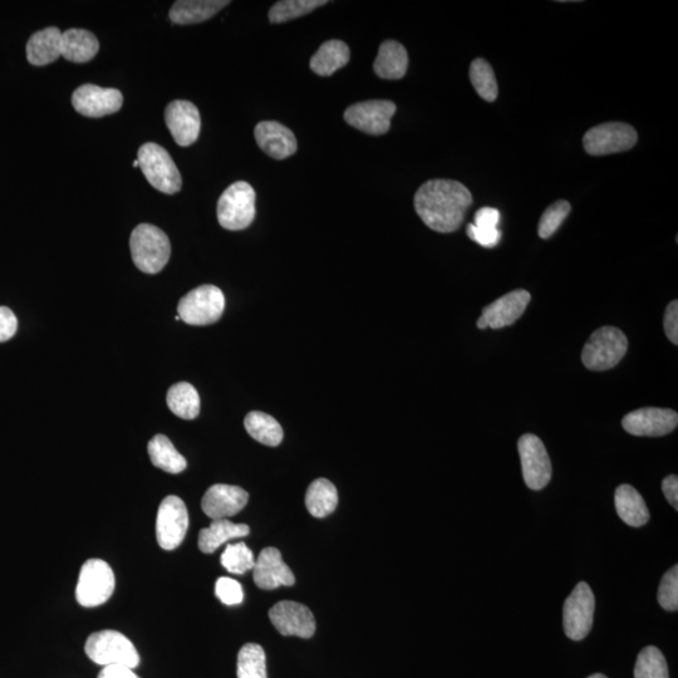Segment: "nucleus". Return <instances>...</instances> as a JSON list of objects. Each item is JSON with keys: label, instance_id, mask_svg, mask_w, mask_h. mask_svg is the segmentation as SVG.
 <instances>
[{"label": "nucleus", "instance_id": "79ce46f5", "mask_svg": "<svg viewBox=\"0 0 678 678\" xmlns=\"http://www.w3.org/2000/svg\"><path fill=\"white\" fill-rule=\"evenodd\" d=\"M18 321L8 307H0V343L7 342L17 333Z\"/></svg>", "mask_w": 678, "mask_h": 678}, {"label": "nucleus", "instance_id": "4be33fe9", "mask_svg": "<svg viewBox=\"0 0 678 678\" xmlns=\"http://www.w3.org/2000/svg\"><path fill=\"white\" fill-rule=\"evenodd\" d=\"M62 57V32L49 27L34 33L27 43V58L33 66H47Z\"/></svg>", "mask_w": 678, "mask_h": 678}, {"label": "nucleus", "instance_id": "0eeeda50", "mask_svg": "<svg viewBox=\"0 0 678 678\" xmlns=\"http://www.w3.org/2000/svg\"><path fill=\"white\" fill-rule=\"evenodd\" d=\"M115 586V574L110 565L102 559H88L78 578L77 602L86 608L101 606L111 598Z\"/></svg>", "mask_w": 678, "mask_h": 678}, {"label": "nucleus", "instance_id": "4c0bfd02", "mask_svg": "<svg viewBox=\"0 0 678 678\" xmlns=\"http://www.w3.org/2000/svg\"><path fill=\"white\" fill-rule=\"evenodd\" d=\"M572 206L565 200H559L544 211L539 221V237L548 239L557 232L559 226L571 213Z\"/></svg>", "mask_w": 678, "mask_h": 678}, {"label": "nucleus", "instance_id": "a211bd4d", "mask_svg": "<svg viewBox=\"0 0 678 678\" xmlns=\"http://www.w3.org/2000/svg\"><path fill=\"white\" fill-rule=\"evenodd\" d=\"M530 293L524 289L510 292L496 299L490 306L485 307L478 319V328L500 329L512 326L523 316L530 302Z\"/></svg>", "mask_w": 678, "mask_h": 678}, {"label": "nucleus", "instance_id": "c756f323", "mask_svg": "<svg viewBox=\"0 0 678 678\" xmlns=\"http://www.w3.org/2000/svg\"><path fill=\"white\" fill-rule=\"evenodd\" d=\"M167 406L173 414L183 420H194L200 414L198 391L188 382L176 383L166 396Z\"/></svg>", "mask_w": 678, "mask_h": 678}, {"label": "nucleus", "instance_id": "37998d69", "mask_svg": "<svg viewBox=\"0 0 678 678\" xmlns=\"http://www.w3.org/2000/svg\"><path fill=\"white\" fill-rule=\"evenodd\" d=\"M665 332L673 345H678V302L668 304L665 313Z\"/></svg>", "mask_w": 678, "mask_h": 678}, {"label": "nucleus", "instance_id": "6ab92c4d", "mask_svg": "<svg viewBox=\"0 0 678 678\" xmlns=\"http://www.w3.org/2000/svg\"><path fill=\"white\" fill-rule=\"evenodd\" d=\"M255 584L263 591H273L279 587H292L296 583L291 568L288 567L278 549L265 548L255 560L253 568Z\"/></svg>", "mask_w": 678, "mask_h": 678}, {"label": "nucleus", "instance_id": "bb28decb", "mask_svg": "<svg viewBox=\"0 0 678 678\" xmlns=\"http://www.w3.org/2000/svg\"><path fill=\"white\" fill-rule=\"evenodd\" d=\"M249 533L250 528L247 524H235L228 519H216L209 528L200 530L199 549L205 554H211L229 540L247 537Z\"/></svg>", "mask_w": 678, "mask_h": 678}, {"label": "nucleus", "instance_id": "2f4dec72", "mask_svg": "<svg viewBox=\"0 0 678 678\" xmlns=\"http://www.w3.org/2000/svg\"><path fill=\"white\" fill-rule=\"evenodd\" d=\"M245 429L254 440L267 446H278L283 441V429L274 417L264 412L253 411L245 417Z\"/></svg>", "mask_w": 678, "mask_h": 678}, {"label": "nucleus", "instance_id": "b1692460", "mask_svg": "<svg viewBox=\"0 0 678 678\" xmlns=\"http://www.w3.org/2000/svg\"><path fill=\"white\" fill-rule=\"evenodd\" d=\"M373 68L383 80H401L409 68V54L399 42H383Z\"/></svg>", "mask_w": 678, "mask_h": 678}, {"label": "nucleus", "instance_id": "a19ab883", "mask_svg": "<svg viewBox=\"0 0 678 678\" xmlns=\"http://www.w3.org/2000/svg\"><path fill=\"white\" fill-rule=\"evenodd\" d=\"M468 237L473 242L478 243L484 248H495L501 239V232L499 229H484L478 228L474 224H469L466 229Z\"/></svg>", "mask_w": 678, "mask_h": 678}, {"label": "nucleus", "instance_id": "f704fd0d", "mask_svg": "<svg viewBox=\"0 0 678 678\" xmlns=\"http://www.w3.org/2000/svg\"><path fill=\"white\" fill-rule=\"evenodd\" d=\"M470 81L483 100L494 102L498 98L499 88L493 67L483 58H476L470 66Z\"/></svg>", "mask_w": 678, "mask_h": 678}, {"label": "nucleus", "instance_id": "20e7f679", "mask_svg": "<svg viewBox=\"0 0 678 678\" xmlns=\"http://www.w3.org/2000/svg\"><path fill=\"white\" fill-rule=\"evenodd\" d=\"M628 350L626 334L616 327H602L593 332L583 348V365L591 371H608L616 367Z\"/></svg>", "mask_w": 678, "mask_h": 678}, {"label": "nucleus", "instance_id": "f3484780", "mask_svg": "<svg viewBox=\"0 0 678 678\" xmlns=\"http://www.w3.org/2000/svg\"><path fill=\"white\" fill-rule=\"evenodd\" d=\"M165 122L179 146H191L199 139L201 119L194 103L184 100L171 102L165 110Z\"/></svg>", "mask_w": 678, "mask_h": 678}, {"label": "nucleus", "instance_id": "c85d7f7f", "mask_svg": "<svg viewBox=\"0 0 678 678\" xmlns=\"http://www.w3.org/2000/svg\"><path fill=\"white\" fill-rule=\"evenodd\" d=\"M152 465L157 469L166 471L169 474H180L186 469L188 463L183 455L175 449L173 442L165 435H156L152 437L147 446Z\"/></svg>", "mask_w": 678, "mask_h": 678}, {"label": "nucleus", "instance_id": "ddd939ff", "mask_svg": "<svg viewBox=\"0 0 678 678\" xmlns=\"http://www.w3.org/2000/svg\"><path fill=\"white\" fill-rule=\"evenodd\" d=\"M395 112L396 105L392 101L372 100L348 107L345 120L347 124L365 134L380 136L390 130Z\"/></svg>", "mask_w": 678, "mask_h": 678}, {"label": "nucleus", "instance_id": "393cba45", "mask_svg": "<svg viewBox=\"0 0 678 678\" xmlns=\"http://www.w3.org/2000/svg\"><path fill=\"white\" fill-rule=\"evenodd\" d=\"M229 4L226 0H179L170 9V19L175 24L205 22Z\"/></svg>", "mask_w": 678, "mask_h": 678}, {"label": "nucleus", "instance_id": "dca6fc26", "mask_svg": "<svg viewBox=\"0 0 678 678\" xmlns=\"http://www.w3.org/2000/svg\"><path fill=\"white\" fill-rule=\"evenodd\" d=\"M678 425L676 411L645 407L623 417L622 426L633 436L660 437L671 434Z\"/></svg>", "mask_w": 678, "mask_h": 678}, {"label": "nucleus", "instance_id": "c03bdc74", "mask_svg": "<svg viewBox=\"0 0 678 678\" xmlns=\"http://www.w3.org/2000/svg\"><path fill=\"white\" fill-rule=\"evenodd\" d=\"M500 211L495 208H483L475 214L474 225L484 229H498Z\"/></svg>", "mask_w": 678, "mask_h": 678}, {"label": "nucleus", "instance_id": "6e6552de", "mask_svg": "<svg viewBox=\"0 0 678 678\" xmlns=\"http://www.w3.org/2000/svg\"><path fill=\"white\" fill-rule=\"evenodd\" d=\"M225 309V297L218 287L201 286L181 299L178 312L181 321L190 326H209L218 322Z\"/></svg>", "mask_w": 678, "mask_h": 678}, {"label": "nucleus", "instance_id": "a878e982", "mask_svg": "<svg viewBox=\"0 0 678 678\" xmlns=\"http://www.w3.org/2000/svg\"><path fill=\"white\" fill-rule=\"evenodd\" d=\"M100 49L95 34L86 29L72 28L62 33V57L75 63L93 60Z\"/></svg>", "mask_w": 678, "mask_h": 678}, {"label": "nucleus", "instance_id": "58836bf2", "mask_svg": "<svg viewBox=\"0 0 678 678\" xmlns=\"http://www.w3.org/2000/svg\"><path fill=\"white\" fill-rule=\"evenodd\" d=\"M658 603L663 609L676 612L678 609V565L663 576L657 594Z\"/></svg>", "mask_w": 678, "mask_h": 678}, {"label": "nucleus", "instance_id": "4468645a", "mask_svg": "<svg viewBox=\"0 0 678 678\" xmlns=\"http://www.w3.org/2000/svg\"><path fill=\"white\" fill-rule=\"evenodd\" d=\"M269 618L280 635L311 638L316 632V619L304 604L282 601L269 611Z\"/></svg>", "mask_w": 678, "mask_h": 678}, {"label": "nucleus", "instance_id": "f8f14e48", "mask_svg": "<svg viewBox=\"0 0 678 678\" xmlns=\"http://www.w3.org/2000/svg\"><path fill=\"white\" fill-rule=\"evenodd\" d=\"M518 450L525 484L535 491L544 489L552 479L553 470L543 441L533 434L523 435Z\"/></svg>", "mask_w": 678, "mask_h": 678}, {"label": "nucleus", "instance_id": "412c9836", "mask_svg": "<svg viewBox=\"0 0 678 678\" xmlns=\"http://www.w3.org/2000/svg\"><path fill=\"white\" fill-rule=\"evenodd\" d=\"M255 140L265 154L275 160H284L296 154L297 140L288 127L275 121H264L255 127Z\"/></svg>", "mask_w": 678, "mask_h": 678}, {"label": "nucleus", "instance_id": "7ed1b4c3", "mask_svg": "<svg viewBox=\"0 0 678 678\" xmlns=\"http://www.w3.org/2000/svg\"><path fill=\"white\" fill-rule=\"evenodd\" d=\"M86 655L90 660L107 666H126L136 668L140 665V656L134 643L117 631H101L92 633L86 642Z\"/></svg>", "mask_w": 678, "mask_h": 678}, {"label": "nucleus", "instance_id": "ea45409f", "mask_svg": "<svg viewBox=\"0 0 678 678\" xmlns=\"http://www.w3.org/2000/svg\"><path fill=\"white\" fill-rule=\"evenodd\" d=\"M215 594L226 606H235L244 599L242 584L232 578H219L215 584Z\"/></svg>", "mask_w": 678, "mask_h": 678}, {"label": "nucleus", "instance_id": "cd10ccee", "mask_svg": "<svg viewBox=\"0 0 678 678\" xmlns=\"http://www.w3.org/2000/svg\"><path fill=\"white\" fill-rule=\"evenodd\" d=\"M351 52L347 44L338 39L323 43L311 60V68L319 76H332L350 62Z\"/></svg>", "mask_w": 678, "mask_h": 678}, {"label": "nucleus", "instance_id": "a18cd8bd", "mask_svg": "<svg viewBox=\"0 0 678 678\" xmlns=\"http://www.w3.org/2000/svg\"><path fill=\"white\" fill-rule=\"evenodd\" d=\"M662 490L665 494L668 503H670L675 510H678V478L676 475L667 476L662 481Z\"/></svg>", "mask_w": 678, "mask_h": 678}, {"label": "nucleus", "instance_id": "5701e85b", "mask_svg": "<svg viewBox=\"0 0 678 678\" xmlns=\"http://www.w3.org/2000/svg\"><path fill=\"white\" fill-rule=\"evenodd\" d=\"M614 504H616L618 517L630 527H643L650 520V512H648L645 500L631 485L618 486Z\"/></svg>", "mask_w": 678, "mask_h": 678}, {"label": "nucleus", "instance_id": "f03ea898", "mask_svg": "<svg viewBox=\"0 0 678 678\" xmlns=\"http://www.w3.org/2000/svg\"><path fill=\"white\" fill-rule=\"evenodd\" d=\"M132 260L141 272L157 274L166 267L171 255V244L160 228L151 224H140L130 238Z\"/></svg>", "mask_w": 678, "mask_h": 678}, {"label": "nucleus", "instance_id": "1a4fd4ad", "mask_svg": "<svg viewBox=\"0 0 678 678\" xmlns=\"http://www.w3.org/2000/svg\"><path fill=\"white\" fill-rule=\"evenodd\" d=\"M596 598L586 582L578 583L563 607L565 635L573 641H582L593 626Z\"/></svg>", "mask_w": 678, "mask_h": 678}, {"label": "nucleus", "instance_id": "f257e3e1", "mask_svg": "<svg viewBox=\"0 0 678 678\" xmlns=\"http://www.w3.org/2000/svg\"><path fill=\"white\" fill-rule=\"evenodd\" d=\"M471 204L470 190L455 180L427 181L415 195L416 213L437 233L456 232Z\"/></svg>", "mask_w": 678, "mask_h": 678}, {"label": "nucleus", "instance_id": "49530a36", "mask_svg": "<svg viewBox=\"0 0 678 678\" xmlns=\"http://www.w3.org/2000/svg\"><path fill=\"white\" fill-rule=\"evenodd\" d=\"M98 678H140L132 668L126 666H107L98 675Z\"/></svg>", "mask_w": 678, "mask_h": 678}, {"label": "nucleus", "instance_id": "2eb2a0df", "mask_svg": "<svg viewBox=\"0 0 678 678\" xmlns=\"http://www.w3.org/2000/svg\"><path fill=\"white\" fill-rule=\"evenodd\" d=\"M124 96L116 88H102L95 85L78 87L72 96L73 108L92 119L112 115L121 110Z\"/></svg>", "mask_w": 678, "mask_h": 678}, {"label": "nucleus", "instance_id": "9b49d317", "mask_svg": "<svg viewBox=\"0 0 678 678\" xmlns=\"http://www.w3.org/2000/svg\"><path fill=\"white\" fill-rule=\"evenodd\" d=\"M189 529V513L179 496H167L157 512L156 538L164 550H174L184 542Z\"/></svg>", "mask_w": 678, "mask_h": 678}, {"label": "nucleus", "instance_id": "72a5a7b5", "mask_svg": "<svg viewBox=\"0 0 678 678\" xmlns=\"http://www.w3.org/2000/svg\"><path fill=\"white\" fill-rule=\"evenodd\" d=\"M327 0H283L275 3L269 11V21L284 23L307 16L319 7L326 6Z\"/></svg>", "mask_w": 678, "mask_h": 678}, {"label": "nucleus", "instance_id": "39448f33", "mask_svg": "<svg viewBox=\"0 0 678 678\" xmlns=\"http://www.w3.org/2000/svg\"><path fill=\"white\" fill-rule=\"evenodd\" d=\"M137 161L152 188L167 195L179 193L183 179L178 166L164 147L154 142L142 145L137 154Z\"/></svg>", "mask_w": 678, "mask_h": 678}, {"label": "nucleus", "instance_id": "7c9ffc66", "mask_svg": "<svg viewBox=\"0 0 678 678\" xmlns=\"http://www.w3.org/2000/svg\"><path fill=\"white\" fill-rule=\"evenodd\" d=\"M306 505L314 518H326L338 505L336 486L327 479L314 480L307 490Z\"/></svg>", "mask_w": 678, "mask_h": 678}, {"label": "nucleus", "instance_id": "aec40b11", "mask_svg": "<svg viewBox=\"0 0 678 678\" xmlns=\"http://www.w3.org/2000/svg\"><path fill=\"white\" fill-rule=\"evenodd\" d=\"M248 500L249 494L239 486L216 484L206 491L201 508L213 520L228 519L242 512Z\"/></svg>", "mask_w": 678, "mask_h": 678}, {"label": "nucleus", "instance_id": "423d86ee", "mask_svg": "<svg viewBox=\"0 0 678 678\" xmlns=\"http://www.w3.org/2000/svg\"><path fill=\"white\" fill-rule=\"evenodd\" d=\"M255 191L245 181L230 185L218 201L219 224L226 230L247 229L255 218Z\"/></svg>", "mask_w": 678, "mask_h": 678}, {"label": "nucleus", "instance_id": "c9c22d12", "mask_svg": "<svg viewBox=\"0 0 678 678\" xmlns=\"http://www.w3.org/2000/svg\"><path fill=\"white\" fill-rule=\"evenodd\" d=\"M635 678H670L665 656L655 646L643 648L637 657Z\"/></svg>", "mask_w": 678, "mask_h": 678}, {"label": "nucleus", "instance_id": "09e8293b", "mask_svg": "<svg viewBox=\"0 0 678 678\" xmlns=\"http://www.w3.org/2000/svg\"><path fill=\"white\" fill-rule=\"evenodd\" d=\"M132 166H134L135 169H137V167H140L139 161H137V159H136V160L134 161V164H132Z\"/></svg>", "mask_w": 678, "mask_h": 678}, {"label": "nucleus", "instance_id": "de8ad7c7", "mask_svg": "<svg viewBox=\"0 0 678 678\" xmlns=\"http://www.w3.org/2000/svg\"><path fill=\"white\" fill-rule=\"evenodd\" d=\"M588 678H608V677L602 675V673H594V675L589 676Z\"/></svg>", "mask_w": 678, "mask_h": 678}, {"label": "nucleus", "instance_id": "9d476101", "mask_svg": "<svg viewBox=\"0 0 678 678\" xmlns=\"http://www.w3.org/2000/svg\"><path fill=\"white\" fill-rule=\"evenodd\" d=\"M638 140L637 131L623 122H609L589 130L583 137L587 154L606 156L633 149Z\"/></svg>", "mask_w": 678, "mask_h": 678}, {"label": "nucleus", "instance_id": "473e14b6", "mask_svg": "<svg viewBox=\"0 0 678 678\" xmlns=\"http://www.w3.org/2000/svg\"><path fill=\"white\" fill-rule=\"evenodd\" d=\"M238 678H268L267 658L262 646L247 643L239 651Z\"/></svg>", "mask_w": 678, "mask_h": 678}, {"label": "nucleus", "instance_id": "e433bc0d", "mask_svg": "<svg viewBox=\"0 0 678 678\" xmlns=\"http://www.w3.org/2000/svg\"><path fill=\"white\" fill-rule=\"evenodd\" d=\"M221 565L233 574H244L253 571L254 554L245 543L229 544L221 555Z\"/></svg>", "mask_w": 678, "mask_h": 678}]
</instances>
